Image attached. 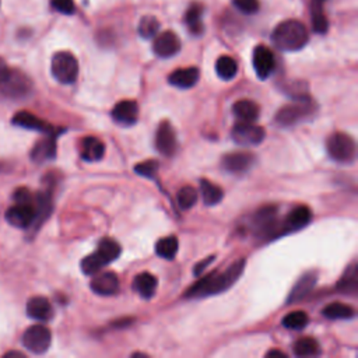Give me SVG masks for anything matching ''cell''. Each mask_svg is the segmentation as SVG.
I'll return each mask as SVG.
<instances>
[{"label":"cell","instance_id":"obj_44","mask_svg":"<svg viewBox=\"0 0 358 358\" xmlns=\"http://www.w3.org/2000/svg\"><path fill=\"white\" fill-rule=\"evenodd\" d=\"M7 357H20V358H22L24 355H22L21 352H18V351H11V352H7V354L4 355V358H7Z\"/></svg>","mask_w":358,"mask_h":358},{"label":"cell","instance_id":"obj_28","mask_svg":"<svg viewBox=\"0 0 358 358\" xmlns=\"http://www.w3.org/2000/svg\"><path fill=\"white\" fill-rule=\"evenodd\" d=\"M200 193H201V199L206 206L218 204L224 197L222 189L218 185H215L207 179L200 180Z\"/></svg>","mask_w":358,"mask_h":358},{"label":"cell","instance_id":"obj_35","mask_svg":"<svg viewBox=\"0 0 358 358\" xmlns=\"http://www.w3.org/2000/svg\"><path fill=\"white\" fill-rule=\"evenodd\" d=\"M159 27H161V24L154 15H144V17H141V20L138 22L137 29H138V34L141 38L150 39L158 34Z\"/></svg>","mask_w":358,"mask_h":358},{"label":"cell","instance_id":"obj_19","mask_svg":"<svg viewBox=\"0 0 358 358\" xmlns=\"http://www.w3.org/2000/svg\"><path fill=\"white\" fill-rule=\"evenodd\" d=\"M13 123L15 126L29 129V130H36V131H41V133H45V134L53 133V127L48 122L39 119L38 116H35L34 113L27 112V110L17 112L13 116Z\"/></svg>","mask_w":358,"mask_h":358},{"label":"cell","instance_id":"obj_5","mask_svg":"<svg viewBox=\"0 0 358 358\" xmlns=\"http://www.w3.org/2000/svg\"><path fill=\"white\" fill-rule=\"evenodd\" d=\"M277 213L278 208L275 206H264L255 213L252 218V228L256 236L270 239L271 236H280L282 234Z\"/></svg>","mask_w":358,"mask_h":358},{"label":"cell","instance_id":"obj_23","mask_svg":"<svg viewBox=\"0 0 358 358\" xmlns=\"http://www.w3.org/2000/svg\"><path fill=\"white\" fill-rule=\"evenodd\" d=\"M55 155H56V136H55V133L46 134V137L39 140L31 151V158L35 162H43V161L52 159V158H55Z\"/></svg>","mask_w":358,"mask_h":358},{"label":"cell","instance_id":"obj_38","mask_svg":"<svg viewBox=\"0 0 358 358\" xmlns=\"http://www.w3.org/2000/svg\"><path fill=\"white\" fill-rule=\"evenodd\" d=\"M134 172L138 173L140 176H145V178H155L157 172H158V162L154 159H147L143 161L137 165H134Z\"/></svg>","mask_w":358,"mask_h":358},{"label":"cell","instance_id":"obj_32","mask_svg":"<svg viewBox=\"0 0 358 358\" xmlns=\"http://www.w3.org/2000/svg\"><path fill=\"white\" fill-rule=\"evenodd\" d=\"M338 291L345 292V294H355L357 288H358V270L357 266L352 264L350 266L345 273L343 274V277L340 278L338 284H337Z\"/></svg>","mask_w":358,"mask_h":358},{"label":"cell","instance_id":"obj_45","mask_svg":"<svg viewBox=\"0 0 358 358\" xmlns=\"http://www.w3.org/2000/svg\"><path fill=\"white\" fill-rule=\"evenodd\" d=\"M312 3H316V4H323L324 0H312Z\"/></svg>","mask_w":358,"mask_h":358},{"label":"cell","instance_id":"obj_11","mask_svg":"<svg viewBox=\"0 0 358 358\" xmlns=\"http://www.w3.org/2000/svg\"><path fill=\"white\" fill-rule=\"evenodd\" d=\"M35 199L32 203H18L15 201L14 206H11L6 211V220L10 225L25 229L32 227L35 221Z\"/></svg>","mask_w":358,"mask_h":358},{"label":"cell","instance_id":"obj_12","mask_svg":"<svg viewBox=\"0 0 358 358\" xmlns=\"http://www.w3.org/2000/svg\"><path fill=\"white\" fill-rule=\"evenodd\" d=\"M155 148L165 157H172L178 148L176 133L168 120L159 123L155 131Z\"/></svg>","mask_w":358,"mask_h":358},{"label":"cell","instance_id":"obj_8","mask_svg":"<svg viewBox=\"0 0 358 358\" xmlns=\"http://www.w3.org/2000/svg\"><path fill=\"white\" fill-rule=\"evenodd\" d=\"M327 152L336 162L350 164L355 159V141L354 138L343 131H336L327 138Z\"/></svg>","mask_w":358,"mask_h":358},{"label":"cell","instance_id":"obj_30","mask_svg":"<svg viewBox=\"0 0 358 358\" xmlns=\"http://www.w3.org/2000/svg\"><path fill=\"white\" fill-rule=\"evenodd\" d=\"M215 71L222 80H232L238 73V63L231 56H220L215 62Z\"/></svg>","mask_w":358,"mask_h":358},{"label":"cell","instance_id":"obj_14","mask_svg":"<svg viewBox=\"0 0 358 358\" xmlns=\"http://www.w3.org/2000/svg\"><path fill=\"white\" fill-rule=\"evenodd\" d=\"M256 162V158L250 152L245 151H236V152H229L222 157L221 165L222 168L234 175H241L246 173Z\"/></svg>","mask_w":358,"mask_h":358},{"label":"cell","instance_id":"obj_10","mask_svg":"<svg viewBox=\"0 0 358 358\" xmlns=\"http://www.w3.org/2000/svg\"><path fill=\"white\" fill-rule=\"evenodd\" d=\"M231 137L232 140L239 144V145H259L264 137V129L259 124H255L253 122H238L231 130Z\"/></svg>","mask_w":358,"mask_h":358},{"label":"cell","instance_id":"obj_16","mask_svg":"<svg viewBox=\"0 0 358 358\" xmlns=\"http://www.w3.org/2000/svg\"><path fill=\"white\" fill-rule=\"evenodd\" d=\"M312 220V211L308 206H296L281 222V232H295L306 227Z\"/></svg>","mask_w":358,"mask_h":358},{"label":"cell","instance_id":"obj_6","mask_svg":"<svg viewBox=\"0 0 358 358\" xmlns=\"http://www.w3.org/2000/svg\"><path fill=\"white\" fill-rule=\"evenodd\" d=\"M32 90V83L29 77L21 70L8 69L4 77L0 80V92L13 99H20L27 96Z\"/></svg>","mask_w":358,"mask_h":358},{"label":"cell","instance_id":"obj_17","mask_svg":"<svg viewBox=\"0 0 358 358\" xmlns=\"http://www.w3.org/2000/svg\"><path fill=\"white\" fill-rule=\"evenodd\" d=\"M110 115L116 123L131 126L138 119V105L133 99H122L113 106Z\"/></svg>","mask_w":358,"mask_h":358},{"label":"cell","instance_id":"obj_36","mask_svg":"<svg viewBox=\"0 0 358 358\" xmlns=\"http://www.w3.org/2000/svg\"><path fill=\"white\" fill-rule=\"evenodd\" d=\"M309 322L308 315L303 310H294L282 317V326L291 330H301Z\"/></svg>","mask_w":358,"mask_h":358},{"label":"cell","instance_id":"obj_27","mask_svg":"<svg viewBox=\"0 0 358 358\" xmlns=\"http://www.w3.org/2000/svg\"><path fill=\"white\" fill-rule=\"evenodd\" d=\"M185 24L193 35H200L204 29L203 27V7L200 4H192L185 14Z\"/></svg>","mask_w":358,"mask_h":358},{"label":"cell","instance_id":"obj_15","mask_svg":"<svg viewBox=\"0 0 358 358\" xmlns=\"http://www.w3.org/2000/svg\"><path fill=\"white\" fill-rule=\"evenodd\" d=\"M152 50L158 57H172L180 50V41L173 31H164L154 36Z\"/></svg>","mask_w":358,"mask_h":358},{"label":"cell","instance_id":"obj_37","mask_svg":"<svg viewBox=\"0 0 358 358\" xmlns=\"http://www.w3.org/2000/svg\"><path fill=\"white\" fill-rule=\"evenodd\" d=\"M197 197H199V194H197V190L194 187L183 186V187H180L178 190L176 201H178L179 207L182 210H189V208H192L196 204Z\"/></svg>","mask_w":358,"mask_h":358},{"label":"cell","instance_id":"obj_1","mask_svg":"<svg viewBox=\"0 0 358 358\" xmlns=\"http://www.w3.org/2000/svg\"><path fill=\"white\" fill-rule=\"evenodd\" d=\"M245 264L246 260L239 259L234 262L228 268H225V271H213L201 277L186 291L185 296L190 299H197L227 291L242 275Z\"/></svg>","mask_w":358,"mask_h":358},{"label":"cell","instance_id":"obj_24","mask_svg":"<svg viewBox=\"0 0 358 358\" xmlns=\"http://www.w3.org/2000/svg\"><path fill=\"white\" fill-rule=\"evenodd\" d=\"M103 154H105V145L99 138L94 136H88L81 140L80 155L84 161H88V162L99 161L102 159Z\"/></svg>","mask_w":358,"mask_h":358},{"label":"cell","instance_id":"obj_31","mask_svg":"<svg viewBox=\"0 0 358 358\" xmlns=\"http://www.w3.org/2000/svg\"><path fill=\"white\" fill-rule=\"evenodd\" d=\"M294 354L296 357H315L320 354V345L312 337H302L295 341Z\"/></svg>","mask_w":358,"mask_h":358},{"label":"cell","instance_id":"obj_2","mask_svg":"<svg viewBox=\"0 0 358 358\" xmlns=\"http://www.w3.org/2000/svg\"><path fill=\"white\" fill-rule=\"evenodd\" d=\"M308 29L298 20H285L280 22L271 34L274 46L284 52H296L302 49L308 43Z\"/></svg>","mask_w":358,"mask_h":358},{"label":"cell","instance_id":"obj_42","mask_svg":"<svg viewBox=\"0 0 358 358\" xmlns=\"http://www.w3.org/2000/svg\"><path fill=\"white\" fill-rule=\"evenodd\" d=\"M266 357H267V358H271V357H282V358H285L287 355H285L282 351H280V350H271V351H268V352L266 354Z\"/></svg>","mask_w":358,"mask_h":358},{"label":"cell","instance_id":"obj_13","mask_svg":"<svg viewBox=\"0 0 358 358\" xmlns=\"http://www.w3.org/2000/svg\"><path fill=\"white\" fill-rule=\"evenodd\" d=\"M252 63H253V69H255V71H256V74L260 80H266L267 77H270L271 73L274 71V67H275L274 55L264 45H257L253 49Z\"/></svg>","mask_w":358,"mask_h":358},{"label":"cell","instance_id":"obj_41","mask_svg":"<svg viewBox=\"0 0 358 358\" xmlns=\"http://www.w3.org/2000/svg\"><path fill=\"white\" fill-rule=\"evenodd\" d=\"M213 260H214V257H213V256H210V257H207L204 262L199 263V264L194 267V274H196V275H199V274L204 270V267H207V264H210Z\"/></svg>","mask_w":358,"mask_h":358},{"label":"cell","instance_id":"obj_9","mask_svg":"<svg viewBox=\"0 0 358 358\" xmlns=\"http://www.w3.org/2000/svg\"><path fill=\"white\" fill-rule=\"evenodd\" d=\"M52 343L50 330L43 324H34L24 331L22 344L32 354H43Z\"/></svg>","mask_w":358,"mask_h":358},{"label":"cell","instance_id":"obj_20","mask_svg":"<svg viewBox=\"0 0 358 358\" xmlns=\"http://www.w3.org/2000/svg\"><path fill=\"white\" fill-rule=\"evenodd\" d=\"M316 281H317L316 271H308L303 275H301L299 280L292 287V289L287 298V303H295V302L303 299L315 288Z\"/></svg>","mask_w":358,"mask_h":358},{"label":"cell","instance_id":"obj_21","mask_svg":"<svg viewBox=\"0 0 358 358\" xmlns=\"http://www.w3.org/2000/svg\"><path fill=\"white\" fill-rule=\"evenodd\" d=\"M27 315L39 322H48L53 316V308L48 298L32 296L27 302Z\"/></svg>","mask_w":358,"mask_h":358},{"label":"cell","instance_id":"obj_25","mask_svg":"<svg viewBox=\"0 0 358 358\" xmlns=\"http://www.w3.org/2000/svg\"><path fill=\"white\" fill-rule=\"evenodd\" d=\"M158 281L151 273H140L133 278V289L144 299H150L154 296Z\"/></svg>","mask_w":358,"mask_h":358},{"label":"cell","instance_id":"obj_40","mask_svg":"<svg viewBox=\"0 0 358 358\" xmlns=\"http://www.w3.org/2000/svg\"><path fill=\"white\" fill-rule=\"evenodd\" d=\"M234 4L243 14H255L259 10V0H234Z\"/></svg>","mask_w":358,"mask_h":358},{"label":"cell","instance_id":"obj_4","mask_svg":"<svg viewBox=\"0 0 358 358\" xmlns=\"http://www.w3.org/2000/svg\"><path fill=\"white\" fill-rule=\"evenodd\" d=\"M315 110V103L313 101L303 95L294 98V102L282 106L277 113H275V123L284 127H289L296 124L301 120H305L308 116H310Z\"/></svg>","mask_w":358,"mask_h":358},{"label":"cell","instance_id":"obj_29","mask_svg":"<svg viewBox=\"0 0 358 358\" xmlns=\"http://www.w3.org/2000/svg\"><path fill=\"white\" fill-rule=\"evenodd\" d=\"M322 313L327 319H351L355 316V310L352 306L341 303V302H331L323 308Z\"/></svg>","mask_w":358,"mask_h":358},{"label":"cell","instance_id":"obj_26","mask_svg":"<svg viewBox=\"0 0 358 358\" xmlns=\"http://www.w3.org/2000/svg\"><path fill=\"white\" fill-rule=\"evenodd\" d=\"M232 112L241 122H255L260 115V108L250 99H239L234 103Z\"/></svg>","mask_w":358,"mask_h":358},{"label":"cell","instance_id":"obj_7","mask_svg":"<svg viewBox=\"0 0 358 358\" xmlns=\"http://www.w3.org/2000/svg\"><path fill=\"white\" fill-rule=\"evenodd\" d=\"M50 71L59 83L71 84L78 76V62L71 52H57L52 57Z\"/></svg>","mask_w":358,"mask_h":358},{"label":"cell","instance_id":"obj_39","mask_svg":"<svg viewBox=\"0 0 358 358\" xmlns=\"http://www.w3.org/2000/svg\"><path fill=\"white\" fill-rule=\"evenodd\" d=\"M50 6L53 10L64 15H71L76 11L74 0H50Z\"/></svg>","mask_w":358,"mask_h":358},{"label":"cell","instance_id":"obj_33","mask_svg":"<svg viewBox=\"0 0 358 358\" xmlns=\"http://www.w3.org/2000/svg\"><path fill=\"white\" fill-rule=\"evenodd\" d=\"M178 248H179V243H178V239L176 236H165V238H161L157 243H155V253L162 257V259H173L176 252H178Z\"/></svg>","mask_w":358,"mask_h":358},{"label":"cell","instance_id":"obj_34","mask_svg":"<svg viewBox=\"0 0 358 358\" xmlns=\"http://www.w3.org/2000/svg\"><path fill=\"white\" fill-rule=\"evenodd\" d=\"M310 20H312V29L316 34H326L329 29V21L327 17L322 8V4L312 3V11H310Z\"/></svg>","mask_w":358,"mask_h":358},{"label":"cell","instance_id":"obj_22","mask_svg":"<svg viewBox=\"0 0 358 358\" xmlns=\"http://www.w3.org/2000/svg\"><path fill=\"white\" fill-rule=\"evenodd\" d=\"M200 77V71L197 67H185L172 71L168 77L171 85L178 88H192L197 84Z\"/></svg>","mask_w":358,"mask_h":358},{"label":"cell","instance_id":"obj_43","mask_svg":"<svg viewBox=\"0 0 358 358\" xmlns=\"http://www.w3.org/2000/svg\"><path fill=\"white\" fill-rule=\"evenodd\" d=\"M8 70V67H7V64H6V62L0 57V80L4 77V74H6V71Z\"/></svg>","mask_w":358,"mask_h":358},{"label":"cell","instance_id":"obj_3","mask_svg":"<svg viewBox=\"0 0 358 358\" xmlns=\"http://www.w3.org/2000/svg\"><path fill=\"white\" fill-rule=\"evenodd\" d=\"M120 252H122L120 245L116 241L110 238H103L98 243V248L95 249V252H92L91 255L85 256L81 260L83 273L87 275L98 273L101 268L115 262L119 257Z\"/></svg>","mask_w":358,"mask_h":358},{"label":"cell","instance_id":"obj_18","mask_svg":"<svg viewBox=\"0 0 358 358\" xmlns=\"http://www.w3.org/2000/svg\"><path fill=\"white\" fill-rule=\"evenodd\" d=\"M91 289L98 295H113L119 289V278L113 271H103L92 278Z\"/></svg>","mask_w":358,"mask_h":358}]
</instances>
